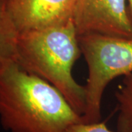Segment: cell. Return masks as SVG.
Returning a JSON list of instances; mask_svg holds the SVG:
<instances>
[{
    "label": "cell",
    "instance_id": "obj_1",
    "mask_svg": "<svg viewBox=\"0 0 132 132\" xmlns=\"http://www.w3.org/2000/svg\"><path fill=\"white\" fill-rule=\"evenodd\" d=\"M81 117L61 93L16 63L0 77V123L9 132H67Z\"/></svg>",
    "mask_w": 132,
    "mask_h": 132
},
{
    "label": "cell",
    "instance_id": "obj_2",
    "mask_svg": "<svg viewBox=\"0 0 132 132\" xmlns=\"http://www.w3.org/2000/svg\"><path fill=\"white\" fill-rule=\"evenodd\" d=\"M81 54L72 21L62 26L19 33L16 64L56 87L82 117L86 106L85 87L72 74Z\"/></svg>",
    "mask_w": 132,
    "mask_h": 132
},
{
    "label": "cell",
    "instance_id": "obj_3",
    "mask_svg": "<svg viewBox=\"0 0 132 132\" xmlns=\"http://www.w3.org/2000/svg\"><path fill=\"white\" fill-rule=\"evenodd\" d=\"M81 54L87 65L85 85L86 106L81 119L85 123L100 122L105 89L119 76L132 73V38L101 35L78 36Z\"/></svg>",
    "mask_w": 132,
    "mask_h": 132
},
{
    "label": "cell",
    "instance_id": "obj_4",
    "mask_svg": "<svg viewBox=\"0 0 132 132\" xmlns=\"http://www.w3.org/2000/svg\"><path fill=\"white\" fill-rule=\"evenodd\" d=\"M72 21L78 36L132 38L127 0H76Z\"/></svg>",
    "mask_w": 132,
    "mask_h": 132
},
{
    "label": "cell",
    "instance_id": "obj_5",
    "mask_svg": "<svg viewBox=\"0 0 132 132\" xmlns=\"http://www.w3.org/2000/svg\"><path fill=\"white\" fill-rule=\"evenodd\" d=\"M18 31L62 26L72 21L76 0H6Z\"/></svg>",
    "mask_w": 132,
    "mask_h": 132
},
{
    "label": "cell",
    "instance_id": "obj_6",
    "mask_svg": "<svg viewBox=\"0 0 132 132\" xmlns=\"http://www.w3.org/2000/svg\"><path fill=\"white\" fill-rule=\"evenodd\" d=\"M19 32L7 7V1L0 0V77L17 62Z\"/></svg>",
    "mask_w": 132,
    "mask_h": 132
},
{
    "label": "cell",
    "instance_id": "obj_7",
    "mask_svg": "<svg viewBox=\"0 0 132 132\" xmlns=\"http://www.w3.org/2000/svg\"><path fill=\"white\" fill-rule=\"evenodd\" d=\"M118 105L117 132H132V73L123 76L115 92Z\"/></svg>",
    "mask_w": 132,
    "mask_h": 132
},
{
    "label": "cell",
    "instance_id": "obj_8",
    "mask_svg": "<svg viewBox=\"0 0 132 132\" xmlns=\"http://www.w3.org/2000/svg\"><path fill=\"white\" fill-rule=\"evenodd\" d=\"M67 132H113L102 122L85 123L83 122L76 123L68 128Z\"/></svg>",
    "mask_w": 132,
    "mask_h": 132
},
{
    "label": "cell",
    "instance_id": "obj_9",
    "mask_svg": "<svg viewBox=\"0 0 132 132\" xmlns=\"http://www.w3.org/2000/svg\"><path fill=\"white\" fill-rule=\"evenodd\" d=\"M128 2V9H129V12L131 14V17L132 19V0H127Z\"/></svg>",
    "mask_w": 132,
    "mask_h": 132
}]
</instances>
